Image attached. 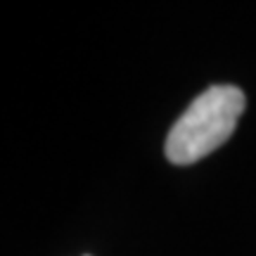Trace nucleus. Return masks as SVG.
I'll list each match as a JSON object with an SVG mask.
<instances>
[{
    "label": "nucleus",
    "mask_w": 256,
    "mask_h": 256,
    "mask_svg": "<svg viewBox=\"0 0 256 256\" xmlns=\"http://www.w3.org/2000/svg\"><path fill=\"white\" fill-rule=\"evenodd\" d=\"M244 92L238 86H211L194 98L166 138V156L176 166H188L218 150L244 112Z\"/></svg>",
    "instance_id": "obj_1"
}]
</instances>
